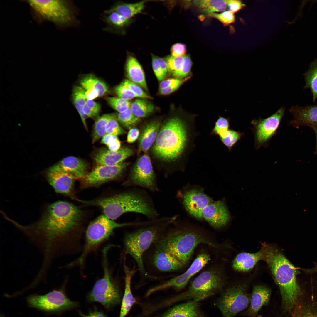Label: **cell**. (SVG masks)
I'll return each instance as SVG.
<instances>
[{"mask_svg": "<svg viewBox=\"0 0 317 317\" xmlns=\"http://www.w3.org/2000/svg\"><path fill=\"white\" fill-rule=\"evenodd\" d=\"M199 134L193 117H171L161 126L152 153L162 161L178 163L184 172Z\"/></svg>", "mask_w": 317, "mask_h": 317, "instance_id": "obj_1", "label": "cell"}, {"mask_svg": "<svg viewBox=\"0 0 317 317\" xmlns=\"http://www.w3.org/2000/svg\"><path fill=\"white\" fill-rule=\"evenodd\" d=\"M82 215L78 207L68 202L59 201L49 206L36 226L44 237L42 244L47 254L54 252L60 238L78 226Z\"/></svg>", "mask_w": 317, "mask_h": 317, "instance_id": "obj_2", "label": "cell"}, {"mask_svg": "<svg viewBox=\"0 0 317 317\" xmlns=\"http://www.w3.org/2000/svg\"><path fill=\"white\" fill-rule=\"evenodd\" d=\"M80 202L84 205L98 207L104 215L113 220L128 212L142 214L150 220L158 218L159 215L150 197L145 191L136 188L110 197Z\"/></svg>", "mask_w": 317, "mask_h": 317, "instance_id": "obj_3", "label": "cell"}, {"mask_svg": "<svg viewBox=\"0 0 317 317\" xmlns=\"http://www.w3.org/2000/svg\"><path fill=\"white\" fill-rule=\"evenodd\" d=\"M262 247L264 252L263 260L280 289L283 306L289 309L295 303L300 291L296 280V268L274 247L265 243Z\"/></svg>", "mask_w": 317, "mask_h": 317, "instance_id": "obj_4", "label": "cell"}, {"mask_svg": "<svg viewBox=\"0 0 317 317\" xmlns=\"http://www.w3.org/2000/svg\"><path fill=\"white\" fill-rule=\"evenodd\" d=\"M177 218L175 216L157 218L125 235L124 243L126 252L134 259L142 274L147 275L143 259L144 253L151 245L157 242L175 222Z\"/></svg>", "mask_w": 317, "mask_h": 317, "instance_id": "obj_5", "label": "cell"}, {"mask_svg": "<svg viewBox=\"0 0 317 317\" xmlns=\"http://www.w3.org/2000/svg\"><path fill=\"white\" fill-rule=\"evenodd\" d=\"M170 227L155 243V246L170 252L183 265L189 262L195 248L200 244H205L217 248L222 247L195 230L180 227L171 228Z\"/></svg>", "mask_w": 317, "mask_h": 317, "instance_id": "obj_6", "label": "cell"}, {"mask_svg": "<svg viewBox=\"0 0 317 317\" xmlns=\"http://www.w3.org/2000/svg\"><path fill=\"white\" fill-rule=\"evenodd\" d=\"M148 223L147 221L119 223L108 218L104 214L98 216L89 224L86 230L84 248L82 254L76 262L82 264L88 253L112 235L115 229L124 227L141 226Z\"/></svg>", "mask_w": 317, "mask_h": 317, "instance_id": "obj_7", "label": "cell"}, {"mask_svg": "<svg viewBox=\"0 0 317 317\" xmlns=\"http://www.w3.org/2000/svg\"><path fill=\"white\" fill-rule=\"evenodd\" d=\"M224 277L221 272L210 269L203 272L191 282L188 290L180 295V300H190L198 302L222 290Z\"/></svg>", "mask_w": 317, "mask_h": 317, "instance_id": "obj_8", "label": "cell"}, {"mask_svg": "<svg viewBox=\"0 0 317 317\" xmlns=\"http://www.w3.org/2000/svg\"><path fill=\"white\" fill-rule=\"evenodd\" d=\"M110 247L107 246L103 251V276L97 281L87 297L89 302H99L108 310L118 304L120 301L118 289L111 279L107 265V252Z\"/></svg>", "mask_w": 317, "mask_h": 317, "instance_id": "obj_9", "label": "cell"}, {"mask_svg": "<svg viewBox=\"0 0 317 317\" xmlns=\"http://www.w3.org/2000/svg\"><path fill=\"white\" fill-rule=\"evenodd\" d=\"M28 306L48 314L59 315L78 306L69 299L63 289L54 290L44 295L33 294L26 298Z\"/></svg>", "mask_w": 317, "mask_h": 317, "instance_id": "obj_10", "label": "cell"}, {"mask_svg": "<svg viewBox=\"0 0 317 317\" xmlns=\"http://www.w3.org/2000/svg\"><path fill=\"white\" fill-rule=\"evenodd\" d=\"M28 3L41 17L59 25H66L74 20L68 2L63 0H29Z\"/></svg>", "mask_w": 317, "mask_h": 317, "instance_id": "obj_11", "label": "cell"}, {"mask_svg": "<svg viewBox=\"0 0 317 317\" xmlns=\"http://www.w3.org/2000/svg\"><path fill=\"white\" fill-rule=\"evenodd\" d=\"M250 300L245 286L239 285L224 290L217 299L216 305L223 317H234L248 306Z\"/></svg>", "mask_w": 317, "mask_h": 317, "instance_id": "obj_12", "label": "cell"}, {"mask_svg": "<svg viewBox=\"0 0 317 317\" xmlns=\"http://www.w3.org/2000/svg\"><path fill=\"white\" fill-rule=\"evenodd\" d=\"M123 185L126 187H141L152 192L159 190L151 160L147 154H145L137 160Z\"/></svg>", "mask_w": 317, "mask_h": 317, "instance_id": "obj_13", "label": "cell"}, {"mask_svg": "<svg viewBox=\"0 0 317 317\" xmlns=\"http://www.w3.org/2000/svg\"><path fill=\"white\" fill-rule=\"evenodd\" d=\"M129 164L123 161L113 166L97 165L82 179V186L85 188L96 187L117 179Z\"/></svg>", "mask_w": 317, "mask_h": 317, "instance_id": "obj_14", "label": "cell"}, {"mask_svg": "<svg viewBox=\"0 0 317 317\" xmlns=\"http://www.w3.org/2000/svg\"><path fill=\"white\" fill-rule=\"evenodd\" d=\"M183 205L188 212L197 219L203 220V209L213 202L201 188H192L185 190L182 195Z\"/></svg>", "mask_w": 317, "mask_h": 317, "instance_id": "obj_15", "label": "cell"}, {"mask_svg": "<svg viewBox=\"0 0 317 317\" xmlns=\"http://www.w3.org/2000/svg\"><path fill=\"white\" fill-rule=\"evenodd\" d=\"M46 176L49 183L57 192L67 195L73 199L78 200L73 193L75 179L62 171L57 164L48 169Z\"/></svg>", "mask_w": 317, "mask_h": 317, "instance_id": "obj_16", "label": "cell"}, {"mask_svg": "<svg viewBox=\"0 0 317 317\" xmlns=\"http://www.w3.org/2000/svg\"><path fill=\"white\" fill-rule=\"evenodd\" d=\"M202 216L203 219L216 229L226 226L231 218L229 211L223 200L213 201L205 207L203 210Z\"/></svg>", "mask_w": 317, "mask_h": 317, "instance_id": "obj_17", "label": "cell"}, {"mask_svg": "<svg viewBox=\"0 0 317 317\" xmlns=\"http://www.w3.org/2000/svg\"><path fill=\"white\" fill-rule=\"evenodd\" d=\"M284 111L285 108L281 107L269 117L254 122L256 125V141L258 144L260 145L264 143L274 134Z\"/></svg>", "mask_w": 317, "mask_h": 317, "instance_id": "obj_18", "label": "cell"}, {"mask_svg": "<svg viewBox=\"0 0 317 317\" xmlns=\"http://www.w3.org/2000/svg\"><path fill=\"white\" fill-rule=\"evenodd\" d=\"M150 256V262L158 271L162 272L174 271L181 269L183 265L168 251L155 246Z\"/></svg>", "mask_w": 317, "mask_h": 317, "instance_id": "obj_19", "label": "cell"}, {"mask_svg": "<svg viewBox=\"0 0 317 317\" xmlns=\"http://www.w3.org/2000/svg\"><path fill=\"white\" fill-rule=\"evenodd\" d=\"M134 153L133 149L128 147L121 148L117 151L101 149L95 154L93 158L97 165L113 166L123 162Z\"/></svg>", "mask_w": 317, "mask_h": 317, "instance_id": "obj_20", "label": "cell"}, {"mask_svg": "<svg viewBox=\"0 0 317 317\" xmlns=\"http://www.w3.org/2000/svg\"><path fill=\"white\" fill-rule=\"evenodd\" d=\"M57 164L63 171L75 179H82L88 173V167L82 160L74 156L67 157Z\"/></svg>", "mask_w": 317, "mask_h": 317, "instance_id": "obj_21", "label": "cell"}, {"mask_svg": "<svg viewBox=\"0 0 317 317\" xmlns=\"http://www.w3.org/2000/svg\"><path fill=\"white\" fill-rule=\"evenodd\" d=\"M165 59L169 71L175 78L183 79L188 77L192 65V60L189 55L178 57L169 55Z\"/></svg>", "mask_w": 317, "mask_h": 317, "instance_id": "obj_22", "label": "cell"}, {"mask_svg": "<svg viewBox=\"0 0 317 317\" xmlns=\"http://www.w3.org/2000/svg\"><path fill=\"white\" fill-rule=\"evenodd\" d=\"M159 119L147 123L141 129L139 138V151L146 152L154 143L161 127Z\"/></svg>", "mask_w": 317, "mask_h": 317, "instance_id": "obj_23", "label": "cell"}, {"mask_svg": "<svg viewBox=\"0 0 317 317\" xmlns=\"http://www.w3.org/2000/svg\"><path fill=\"white\" fill-rule=\"evenodd\" d=\"M123 266L125 274V289L119 317H124L136 302L131 292V285L132 277L138 269L134 267H129L126 265L124 261Z\"/></svg>", "mask_w": 317, "mask_h": 317, "instance_id": "obj_24", "label": "cell"}, {"mask_svg": "<svg viewBox=\"0 0 317 317\" xmlns=\"http://www.w3.org/2000/svg\"><path fill=\"white\" fill-rule=\"evenodd\" d=\"M125 69L128 80L148 91L144 70L141 64L134 56L131 55L128 56L125 64Z\"/></svg>", "mask_w": 317, "mask_h": 317, "instance_id": "obj_25", "label": "cell"}, {"mask_svg": "<svg viewBox=\"0 0 317 317\" xmlns=\"http://www.w3.org/2000/svg\"><path fill=\"white\" fill-rule=\"evenodd\" d=\"M264 259L263 249L254 253L242 252L235 257L232 262V267L239 272H246L252 269L259 261Z\"/></svg>", "mask_w": 317, "mask_h": 317, "instance_id": "obj_26", "label": "cell"}, {"mask_svg": "<svg viewBox=\"0 0 317 317\" xmlns=\"http://www.w3.org/2000/svg\"><path fill=\"white\" fill-rule=\"evenodd\" d=\"M294 123L302 124H317V105L304 106H293L289 109Z\"/></svg>", "mask_w": 317, "mask_h": 317, "instance_id": "obj_27", "label": "cell"}, {"mask_svg": "<svg viewBox=\"0 0 317 317\" xmlns=\"http://www.w3.org/2000/svg\"><path fill=\"white\" fill-rule=\"evenodd\" d=\"M271 291L268 288L262 285L255 286L252 290L248 310L249 315H255L261 308L267 305L269 301Z\"/></svg>", "mask_w": 317, "mask_h": 317, "instance_id": "obj_28", "label": "cell"}, {"mask_svg": "<svg viewBox=\"0 0 317 317\" xmlns=\"http://www.w3.org/2000/svg\"><path fill=\"white\" fill-rule=\"evenodd\" d=\"M198 302L190 300L176 306L163 317H202Z\"/></svg>", "mask_w": 317, "mask_h": 317, "instance_id": "obj_29", "label": "cell"}, {"mask_svg": "<svg viewBox=\"0 0 317 317\" xmlns=\"http://www.w3.org/2000/svg\"><path fill=\"white\" fill-rule=\"evenodd\" d=\"M144 3V1L135 3L119 2L113 5L109 9L106 10L104 13L114 11L127 18L132 19L135 15L142 11L145 7Z\"/></svg>", "mask_w": 317, "mask_h": 317, "instance_id": "obj_30", "label": "cell"}, {"mask_svg": "<svg viewBox=\"0 0 317 317\" xmlns=\"http://www.w3.org/2000/svg\"><path fill=\"white\" fill-rule=\"evenodd\" d=\"M105 14L104 19L107 25L106 31L117 33L122 31L132 21V19L127 18L116 11Z\"/></svg>", "mask_w": 317, "mask_h": 317, "instance_id": "obj_31", "label": "cell"}, {"mask_svg": "<svg viewBox=\"0 0 317 317\" xmlns=\"http://www.w3.org/2000/svg\"><path fill=\"white\" fill-rule=\"evenodd\" d=\"M193 4L203 13L209 14L216 12H222L226 9V0H196Z\"/></svg>", "mask_w": 317, "mask_h": 317, "instance_id": "obj_32", "label": "cell"}, {"mask_svg": "<svg viewBox=\"0 0 317 317\" xmlns=\"http://www.w3.org/2000/svg\"><path fill=\"white\" fill-rule=\"evenodd\" d=\"M80 83L84 90L96 91L99 97L104 96L108 92V88L105 83L92 75L85 76L80 80Z\"/></svg>", "mask_w": 317, "mask_h": 317, "instance_id": "obj_33", "label": "cell"}, {"mask_svg": "<svg viewBox=\"0 0 317 317\" xmlns=\"http://www.w3.org/2000/svg\"><path fill=\"white\" fill-rule=\"evenodd\" d=\"M72 97L73 104L80 116L85 128L87 131L86 122L87 117L83 111V108L86 100L84 89L81 87L78 86H75L73 89Z\"/></svg>", "mask_w": 317, "mask_h": 317, "instance_id": "obj_34", "label": "cell"}, {"mask_svg": "<svg viewBox=\"0 0 317 317\" xmlns=\"http://www.w3.org/2000/svg\"><path fill=\"white\" fill-rule=\"evenodd\" d=\"M303 75L305 82L304 88L310 90L313 101L315 102L317 99V60L311 63L309 69Z\"/></svg>", "mask_w": 317, "mask_h": 317, "instance_id": "obj_35", "label": "cell"}, {"mask_svg": "<svg viewBox=\"0 0 317 317\" xmlns=\"http://www.w3.org/2000/svg\"><path fill=\"white\" fill-rule=\"evenodd\" d=\"M130 108L134 114L140 118L147 117L154 109L151 103L142 98L135 100L131 103Z\"/></svg>", "mask_w": 317, "mask_h": 317, "instance_id": "obj_36", "label": "cell"}, {"mask_svg": "<svg viewBox=\"0 0 317 317\" xmlns=\"http://www.w3.org/2000/svg\"><path fill=\"white\" fill-rule=\"evenodd\" d=\"M113 114H107L98 117L95 121L93 127L92 143L93 144L106 134L107 124L114 115Z\"/></svg>", "mask_w": 317, "mask_h": 317, "instance_id": "obj_37", "label": "cell"}, {"mask_svg": "<svg viewBox=\"0 0 317 317\" xmlns=\"http://www.w3.org/2000/svg\"><path fill=\"white\" fill-rule=\"evenodd\" d=\"M116 116L118 122L122 126L128 129L134 127L141 120V118L134 114L130 108L123 112L119 113Z\"/></svg>", "mask_w": 317, "mask_h": 317, "instance_id": "obj_38", "label": "cell"}, {"mask_svg": "<svg viewBox=\"0 0 317 317\" xmlns=\"http://www.w3.org/2000/svg\"><path fill=\"white\" fill-rule=\"evenodd\" d=\"M242 136V134L232 129H229L223 135L219 137L222 144L230 151Z\"/></svg>", "mask_w": 317, "mask_h": 317, "instance_id": "obj_39", "label": "cell"}, {"mask_svg": "<svg viewBox=\"0 0 317 317\" xmlns=\"http://www.w3.org/2000/svg\"><path fill=\"white\" fill-rule=\"evenodd\" d=\"M105 99L109 105L119 113L130 108L131 103L129 100L116 97H107Z\"/></svg>", "mask_w": 317, "mask_h": 317, "instance_id": "obj_40", "label": "cell"}, {"mask_svg": "<svg viewBox=\"0 0 317 317\" xmlns=\"http://www.w3.org/2000/svg\"><path fill=\"white\" fill-rule=\"evenodd\" d=\"M230 124L227 118L220 116L215 123L210 134L218 136L219 137L223 135L229 129Z\"/></svg>", "mask_w": 317, "mask_h": 317, "instance_id": "obj_41", "label": "cell"}, {"mask_svg": "<svg viewBox=\"0 0 317 317\" xmlns=\"http://www.w3.org/2000/svg\"><path fill=\"white\" fill-rule=\"evenodd\" d=\"M101 143L106 145L111 151H117L121 148V142L116 136L106 134L102 137Z\"/></svg>", "mask_w": 317, "mask_h": 317, "instance_id": "obj_42", "label": "cell"}, {"mask_svg": "<svg viewBox=\"0 0 317 317\" xmlns=\"http://www.w3.org/2000/svg\"><path fill=\"white\" fill-rule=\"evenodd\" d=\"M106 134L117 136L124 134L125 131L119 125L116 115L114 114L108 122L106 129Z\"/></svg>", "mask_w": 317, "mask_h": 317, "instance_id": "obj_43", "label": "cell"}, {"mask_svg": "<svg viewBox=\"0 0 317 317\" xmlns=\"http://www.w3.org/2000/svg\"><path fill=\"white\" fill-rule=\"evenodd\" d=\"M208 16L217 19L225 25L233 23L235 19L234 14L229 11L218 14L212 13L209 14Z\"/></svg>", "mask_w": 317, "mask_h": 317, "instance_id": "obj_44", "label": "cell"}, {"mask_svg": "<svg viewBox=\"0 0 317 317\" xmlns=\"http://www.w3.org/2000/svg\"><path fill=\"white\" fill-rule=\"evenodd\" d=\"M122 83L129 89L137 97L144 99L151 98L142 88L137 84L127 79L124 80Z\"/></svg>", "mask_w": 317, "mask_h": 317, "instance_id": "obj_45", "label": "cell"}, {"mask_svg": "<svg viewBox=\"0 0 317 317\" xmlns=\"http://www.w3.org/2000/svg\"><path fill=\"white\" fill-rule=\"evenodd\" d=\"M114 91L118 97L130 100L137 97L122 82L114 88Z\"/></svg>", "mask_w": 317, "mask_h": 317, "instance_id": "obj_46", "label": "cell"}, {"mask_svg": "<svg viewBox=\"0 0 317 317\" xmlns=\"http://www.w3.org/2000/svg\"><path fill=\"white\" fill-rule=\"evenodd\" d=\"M152 65L153 71L158 80H164L166 75L161 68L157 59V56L152 54Z\"/></svg>", "mask_w": 317, "mask_h": 317, "instance_id": "obj_47", "label": "cell"}, {"mask_svg": "<svg viewBox=\"0 0 317 317\" xmlns=\"http://www.w3.org/2000/svg\"><path fill=\"white\" fill-rule=\"evenodd\" d=\"M186 50V47L184 44L181 43L175 44L171 47V55L174 57L183 56L185 55Z\"/></svg>", "mask_w": 317, "mask_h": 317, "instance_id": "obj_48", "label": "cell"}, {"mask_svg": "<svg viewBox=\"0 0 317 317\" xmlns=\"http://www.w3.org/2000/svg\"><path fill=\"white\" fill-rule=\"evenodd\" d=\"M190 77L181 79L179 82L166 88L159 90V94L162 95H166L170 94L176 91L184 82L188 80Z\"/></svg>", "mask_w": 317, "mask_h": 317, "instance_id": "obj_49", "label": "cell"}, {"mask_svg": "<svg viewBox=\"0 0 317 317\" xmlns=\"http://www.w3.org/2000/svg\"><path fill=\"white\" fill-rule=\"evenodd\" d=\"M226 2L229 11L233 14L239 11L244 6L240 0H226Z\"/></svg>", "mask_w": 317, "mask_h": 317, "instance_id": "obj_50", "label": "cell"}, {"mask_svg": "<svg viewBox=\"0 0 317 317\" xmlns=\"http://www.w3.org/2000/svg\"><path fill=\"white\" fill-rule=\"evenodd\" d=\"M140 132L139 129L133 127L129 131L127 137V141L131 143L135 141L139 138Z\"/></svg>", "mask_w": 317, "mask_h": 317, "instance_id": "obj_51", "label": "cell"}, {"mask_svg": "<svg viewBox=\"0 0 317 317\" xmlns=\"http://www.w3.org/2000/svg\"><path fill=\"white\" fill-rule=\"evenodd\" d=\"M86 104L97 116L101 110V106L99 104L93 100H86Z\"/></svg>", "mask_w": 317, "mask_h": 317, "instance_id": "obj_52", "label": "cell"}, {"mask_svg": "<svg viewBox=\"0 0 317 317\" xmlns=\"http://www.w3.org/2000/svg\"><path fill=\"white\" fill-rule=\"evenodd\" d=\"M182 79L176 78H168L162 81L159 85V90L169 87L178 82Z\"/></svg>", "mask_w": 317, "mask_h": 317, "instance_id": "obj_53", "label": "cell"}, {"mask_svg": "<svg viewBox=\"0 0 317 317\" xmlns=\"http://www.w3.org/2000/svg\"><path fill=\"white\" fill-rule=\"evenodd\" d=\"M78 313L81 317H107L102 312L96 310L91 311L87 315L84 314L80 311Z\"/></svg>", "mask_w": 317, "mask_h": 317, "instance_id": "obj_54", "label": "cell"}, {"mask_svg": "<svg viewBox=\"0 0 317 317\" xmlns=\"http://www.w3.org/2000/svg\"><path fill=\"white\" fill-rule=\"evenodd\" d=\"M157 59L161 68L164 74L166 76L169 71L165 58L157 56Z\"/></svg>", "mask_w": 317, "mask_h": 317, "instance_id": "obj_55", "label": "cell"}, {"mask_svg": "<svg viewBox=\"0 0 317 317\" xmlns=\"http://www.w3.org/2000/svg\"><path fill=\"white\" fill-rule=\"evenodd\" d=\"M84 90L86 100H93L99 97L98 93L96 91L91 90Z\"/></svg>", "mask_w": 317, "mask_h": 317, "instance_id": "obj_56", "label": "cell"}, {"mask_svg": "<svg viewBox=\"0 0 317 317\" xmlns=\"http://www.w3.org/2000/svg\"><path fill=\"white\" fill-rule=\"evenodd\" d=\"M83 111L87 117L94 118L97 117L87 106L86 104L84 107Z\"/></svg>", "mask_w": 317, "mask_h": 317, "instance_id": "obj_57", "label": "cell"}, {"mask_svg": "<svg viewBox=\"0 0 317 317\" xmlns=\"http://www.w3.org/2000/svg\"><path fill=\"white\" fill-rule=\"evenodd\" d=\"M315 317L308 316H307V317Z\"/></svg>", "mask_w": 317, "mask_h": 317, "instance_id": "obj_58", "label": "cell"}]
</instances>
